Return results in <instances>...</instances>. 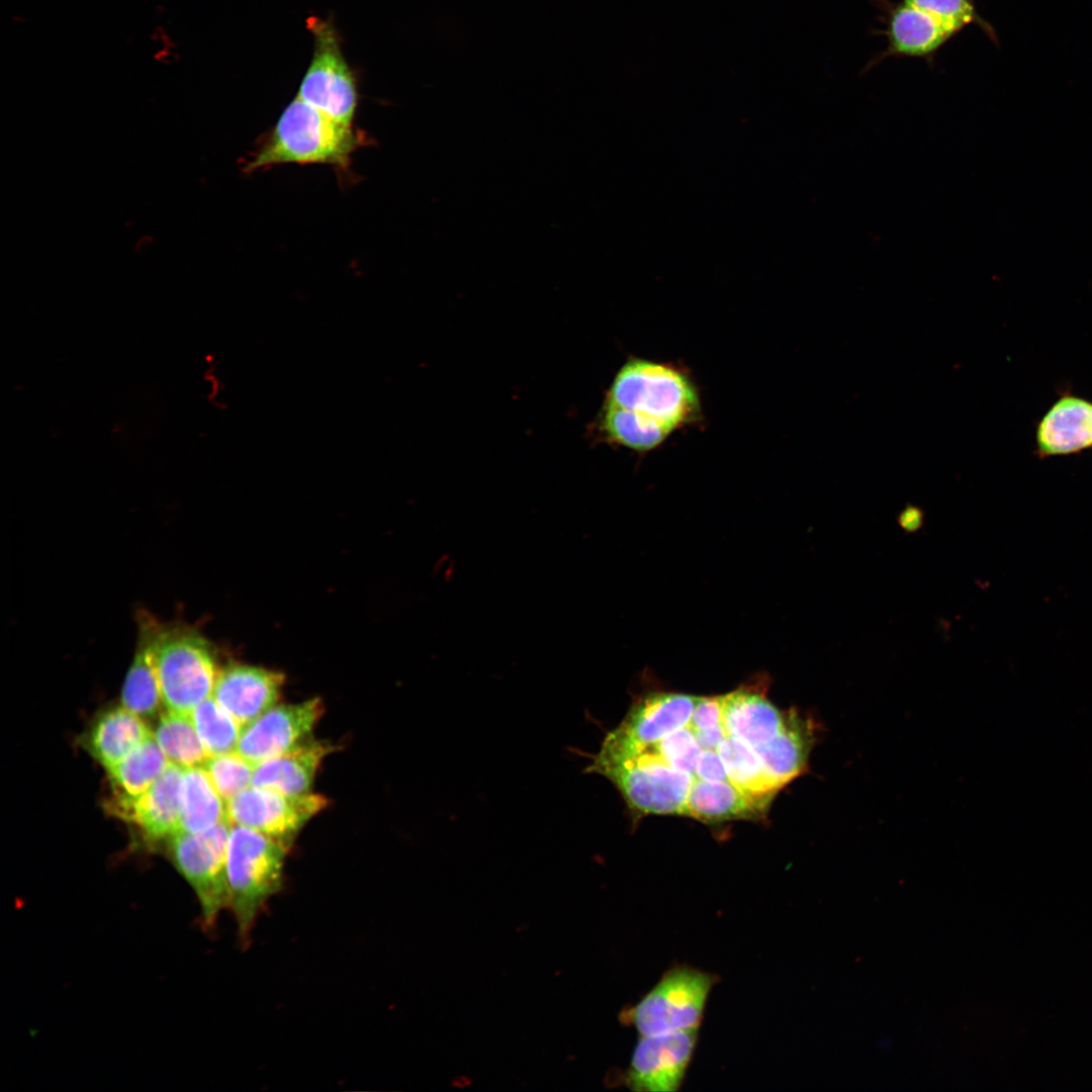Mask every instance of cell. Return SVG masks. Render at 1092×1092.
<instances>
[{
    "label": "cell",
    "mask_w": 1092,
    "mask_h": 1092,
    "mask_svg": "<svg viewBox=\"0 0 1092 1092\" xmlns=\"http://www.w3.org/2000/svg\"><path fill=\"white\" fill-rule=\"evenodd\" d=\"M363 145L353 126L336 121L297 96L245 162L252 173L282 164H322L346 170Z\"/></svg>",
    "instance_id": "cell-1"
},
{
    "label": "cell",
    "mask_w": 1092,
    "mask_h": 1092,
    "mask_svg": "<svg viewBox=\"0 0 1092 1092\" xmlns=\"http://www.w3.org/2000/svg\"><path fill=\"white\" fill-rule=\"evenodd\" d=\"M884 11L881 34L887 47L864 67L869 71L887 58H917L932 65L938 51L967 26L977 25L997 48L992 24L978 12L975 0H875Z\"/></svg>",
    "instance_id": "cell-2"
},
{
    "label": "cell",
    "mask_w": 1092,
    "mask_h": 1092,
    "mask_svg": "<svg viewBox=\"0 0 1092 1092\" xmlns=\"http://www.w3.org/2000/svg\"><path fill=\"white\" fill-rule=\"evenodd\" d=\"M604 402L627 410L640 422L670 435L703 419L698 388L686 370L636 357L617 371Z\"/></svg>",
    "instance_id": "cell-3"
},
{
    "label": "cell",
    "mask_w": 1092,
    "mask_h": 1092,
    "mask_svg": "<svg viewBox=\"0 0 1092 1092\" xmlns=\"http://www.w3.org/2000/svg\"><path fill=\"white\" fill-rule=\"evenodd\" d=\"M288 849L256 830L232 825L226 849L228 909L243 945L249 943L267 902L281 890Z\"/></svg>",
    "instance_id": "cell-4"
},
{
    "label": "cell",
    "mask_w": 1092,
    "mask_h": 1092,
    "mask_svg": "<svg viewBox=\"0 0 1092 1092\" xmlns=\"http://www.w3.org/2000/svg\"><path fill=\"white\" fill-rule=\"evenodd\" d=\"M153 656L167 710L189 714L212 695L219 671L209 643L198 632L157 626Z\"/></svg>",
    "instance_id": "cell-5"
},
{
    "label": "cell",
    "mask_w": 1092,
    "mask_h": 1092,
    "mask_svg": "<svg viewBox=\"0 0 1092 1092\" xmlns=\"http://www.w3.org/2000/svg\"><path fill=\"white\" fill-rule=\"evenodd\" d=\"M586 770L609 779L635 811L686 815L693 776L670 767L653 753L641 750L621 757L597 754Z\"/></svg>",
    "instance_id": "cell-6"
},
{
    "label": "cell",
    "mask_w": 1092,
    "mask_h": 1092,
    "mask_svg": "<svg viewBox=\"0 0 1092 1092\" xmlns=\"http://www.w3.org/2000/svg\"><path fill=\"white\" fill-rule=\"evenodd\" d=\"M718 978L688 966L668 970L621 1019L640 1035L668 1033L699 1026L706 1001Z\"/></svg>",
    "instance_id": "cell-7"
},
{
    "label": "cell",
    "mask_w": 1092,
    "mask_h": 1092,
    "mask_svg": "<svg viewBox=\"0 0 1092 1092\" xmlns=\"http://www.w3.org/2000/svg\"><path fill=\"white\" fill-rule=\"evenodd\" d=\"M232 824L224 820L196 833L180 831L170 838V855L197 898L201 924L211 930L228 909L226 849Z\"/></svg>",
    "instance_id": "cell-8"
},
{
    "label": "cell",
    "mask_w": 1092,
    "mask_h": 1092,
    "mask_svg": "<svg viewBox=\"0 0 1092 1092\" xmlns=\"http://www.w3.org/2000/svg\"><path fill=\"white\" fill-rule=\"evenodd\" d=\"M307 28L314 48L297 97L336 121L353 126L358 105L357 80L343 55L340 34L331 20L318 17H309Z\"/></svg>",
    "instance_id": "cell-9"
},
{
    "label": "cell",
    "mask_w": 1092,
    "mask_h": 1092,
    "mask_svg": "<svg viewBox=\"0 0 1092 1092\" xmlns=\"http://www.w3.org/2000/svg\"><path fill=\"white\" fill-rule=\"evenodd\" d=\"M232 825L244 826L291 845L302 827L328 805L318 794L285 795L251 786L228 803Z\"/></svg>",
    "instance_id": "cell-10"
},
{
    "label": "cell",
    "mask_w": 1092,
    "mask_h": 1092,
    "mask_svg": "<svg viewBox=\"0 0 1092 1092\" xmlns=\"http://www.w3.org/2000/svg\"><path fill=\"white\" fill-rule=\"evenodd\" d=\"M698 697L650 694L635 703L622 723L611 731L600 749L608 756H631L646 746L686 727Z\"/></svg>",
    "instance_id": "cell-11"
},
{
    "label": "cell",
    "mask_w": 1092,
    "mask_h": 1092,
    "mask_svg": "<svg viewBox=\"0 0 1092 1092\" xmlns=\"http://www.w3.org/2000/svg\"><path fill=\"white\" fill-rule=\"evenodd\" d=\"M323 713L318 698L274 705L242 728L236 751L255 765L284 754L308 739Z\"/></svg>",
    "instance_id": "cell-12"
},
{
    "label": "cell",
    "mask_w": 1092,
    "mask_h": 1092,
    "mask_svg": "<svg viewBox=\"0 0 1092 1092\" xmlns=\"http://www.w3.org/2000/svg\"><path fill=\"white\" fill-rule=\"evenodd\" d=\"M697 1038L698 1027L641 1035L625 1076L626 1085L633 1091H677L693 1057Z\"/></svg>",
    "instance_id": "cell-13"
},
{
    "label": "cell",
    "mask_w": 1092,
    "mask_h": 1092,
    "mask_svg": "<svg viewBox=\"0 0 1092 1092\" xmlns=\"http://www.w3.org/2000/svg\"><path fill=\"white\" fill-rule=\"evenodd\" d=\"M183 768L170 763L161 777L138 797L111 793L106 809L136 824L153 839L171 838L181 831L180 789Z\"/></svg>",
    "instance_id": "cell-14"
},
{
    "label": "cell",
    "mask_w": 1092,
    "mask_h": 1092,
    "mask_svg": "<svg viewBox=\"0 0 1092 1092\" xmlns=\"http://www.w3.org/2000/svg\"><path fill=\"white\" fill-rule=\"evenodd\" d=\"M1092 450V400L1065 389L1036 424L1039 459Z\"/></svg>",
    "instance_id": "cell-15"
},
{
    "label": "cell",
    "mask_w": 1092,
    "mask_h": 1092,
    "mask_svg": "<svg viewBox=\"0 0 1092 1092\" xmlns=\"http://www.w3.org/2000/svg\"><path fill=\"white\" fill-rule=\"evenodd\" d=\"M283 681L280 672L231 664L218 672L211 696L244 727L276 704Z\"/></svg>",
    "instance_id": "cell-16"
},
{
    "label": "cell",
    "mask_w": 1092,
    "mask_h": 1092,
    "mask_svg": "<svg viewBox=\"0 0 1092 1092\" xmlns=\"http://www.w3.org/2000/svg\"><path fill=\"white\" fill-rule=\"evenodd\" d=\"M767 679L759 678L723 696V726L727 736L752 748L772 739L782 729L786 712L766 698Z\"/></svg>",
    "instance_id": "cell-17"
},
{
    "label": "cell",
    "mask_w": 1092,
    "mask_h": 1092,
    "mask_svg": "<svg viewBox=\"0 0 1092 1092\" xmlns=\"http://www.w3.org/2000/svg\"><path fill=\"white\" fill-rule=\"evenodd\" d=\"M332 751L331 744L308 738L288 752L256 764L251 786L285 795L310 793L318 767Z\"/></svg>",
    "instance_id": "cell-18"
},
{
    "label": "cell",
    "mask_w": 1092,
    "mask_h": 1092,
    "mask_svg": "<svg viewBox=\"0 0 1092 1092\" xmlns=\"http://www.w3.org/2000/svg\"><path fill=\"white\" fill-rule=\"evenodd\" d=\"M813 743L814 727L811 720L803 719L797 712L787 711L781 731L753 749L765 770L782 788L807 769Z\"/></svg>",
    "instance_id": "cell-19"
},
{
    "label": "cell",
    "mask_w": 1092,
    "mask_h": 1092,
    "mask_svg": "<svg viewBox=\"0 0 1092 1092\" xmlns=\"http://www.w3.org/2000/svg\"><path fill=\"white\" fill-rule=\"evenodd\" d=\"M152 736L142 717L122 706L99 716L91 727L87 746L94 758L108 769Z\"/></svg>",
    "instance_id": "cell-20"
},
{
    "label": "cell",
    "mask_w": 1092,
    "mask_h": 1092,
    "mask_svg": "<svg viewBox=\"0 0 1092 1092\" xmlns=\"http://www.w3.org/2000/svg\"><path fill=\"white\" fill-rule=\"evenodd\" d=\"M766 807L742 792L730 781L693 778L686 815L706 823L761 817Z\"/></svg>",
    "instance_id": "cell-21"
},
{
    "label": "cell",
    "mask_w": 1092,
    "mask_h": 1092,
    "mask_svg": "<svg viewBox=\"0 0 1092 1092\" xmlns=\"http://www.w3.org/2000/svg\"><path fill=\"white\" fill-rule=\"evenodd\" d=\"M157 625L148 620L142 624L138 648L126 674L122 706L140 717H152L163 703L154 663L153 643Z\"/></svg>",
    "instance_id": "cell-22"
},
{
    "label": "cell",
    "mask_w": 1092,
    "mask_h": 1092,
    "mask_svg": "<svg viewBox=\"0 0 1092 1092\" xmlns=\"http://www.w3.org/2000/svg\"><path fill=\"white\" fill-rule=\"evenodd\" d=\"M180 811L181 831L189 833L201 832L229 820L226 802L203 766L183 768Z\"/></svg>",
    "instance_id": "cell-23"
},
{
    "label": "cell",
    "mask_w": 1092,
    "mask_h": 1092,
    "mask_svg": "<svg viewBox=\"0 0 1092 1092\" xmlns=\"http://www.w3.org/2000/svg\"><path fill=\"white\" fill-rule=\"evenodd\" d=\"M590 433L598 442L639 453L657 448L670 436L660 428L640 422L629 411L607 402L592 424Z\"/></svg>",
    "instance_id": "cell-24"
},
{
    "label": "cell",
    "mask_w": 1092,
    "mask_h": 1092,
    "mask_svg": "<svg viewBox=\"0 0 1092 1092\" xmlns=\"http://www.w3.org/2000/svg\"><path fill=\"white\" fill-rule=\"evenodd\" d=\"M717 752L730 782L768 808L781 787L765 770L754 749L737 737L726 736L718 745Z\"/></svg>",
    "instance_id": "cell-25"
},
{
    "label": "cell",
    "mask_w": 1092,
    "mask_h": 1092,
    "mask_svg": "<svg viewBox=\"0 0 1092 1092\" xmlns=\"http://www.w3.org/2000/svg\"><path fill=\"white\" fill-rule=\"evenodd\" d=\"M171 762L152 736L124 759L108 768L112 794L138 797L145 793Z\"/></svg>",
    "instance_id": "cell-26"
},
{
    "label": "cell",
    "mask_w": 1092,
    "mask_h": 1092,
    "mask_svg": "<svg viewBox=\"0 0 1092 1092\" xmlns=\"http://www.w3.org/2000/svg\"><path fill=\"white\" fill-rule=\"evenodd\" d=\"M154 737L168 760L182 768L203 766L209 757L190 713L168 710L160 717Z\"/></svg>",
    "instance_id": "cell-27"
},
{
    "label": "cell",
    "mask_w": 1092,
    "mask_h": 1092,
    "mask_svg": "<svg viewBox=\"0 0 1092 1092\" xmlns=\"http://www.w3.org/2000/svg\"><path fill=\"white\" fill-rule=\"evenodd\" d=\"M190 717L209 756L237 749L243 727L212 696L197 705Z\"/></svg>",
    "instance_id": "cell-28"
},
{
    "label": "cell",
    "mask_w": 1092,
    "mask_h": 1092,
    "mask_svg": "<svg viewBox=\"0 0 1092 1092\" xmlns=\"http://www.w3.org/2000/svg\"><path fill=\"white\" fill-rule=\"evenodd\" d=\"M216 790L228 803L252 785L255 764L237 751L211 755L203 764Z\"/></svg>",
    "instance_id": "cell-29"
},
{
    "label": "cell",
    "mask_w": 1092,
    "mask_h": 1092,
    "mask_svg": "<svg viewBox=\"0 0 1092 1092\" xmlns=\"http://www.w3.org/2000/svg\"><path fill=\"white\" fill-rule=\"evenodd\" d=\"M642 750L659 756L670 767L687 771L694 778L698 758L703 749L694 733L686 726Z\"/></svg>",
    "instance_id": "cell-30"
},
{
    "label": "cell",
    "mask_w": 1092,
    "mask_h": 1092,
    "mask_svg": "<svg viewBox=\"0 0 1092 1092\" xmlns=\"http://www.w3.org/2000/svg\"><path fill=\"white\" fill-rule=\"evenodd\" d=\"M723 724V696L698 697L692 717L687 727L703 730Z\"/></svg>",
    "instance_id": "cell-31"
},
{
    "label": "cell",
    "mask_w": 1092,
    "mask_h": 1092,
    "mask_svg": "<svg viewBox=\"0 0 1092 1092\" xmlns=\"http://www.w3.org/2000/svg\"><path fill=\"white\" fill-rule=\"evenodd\" d=\"M695 779L705 781H730L717 750L703 749L697 762Z\"/></svg>",
    "instance_id": "cell-32"
},
{
    "label": "cell",
    "mask_w": 1092,
    "mask_h": 1092,
    "mask_svg": "<svg viewBox=\"0 0 1092 1092\" xmlns=\"http://www.w3.org/2000/svg\"><path fill=\"white\" fill-rule=\"evenodd\" d=\"M692 732L694 733L701 748L706 750H717L720 742L727 736L723 724L713 728L696 730Z\"/></svg>",
    "instance_id": "cell-33"
}]
</instances>
